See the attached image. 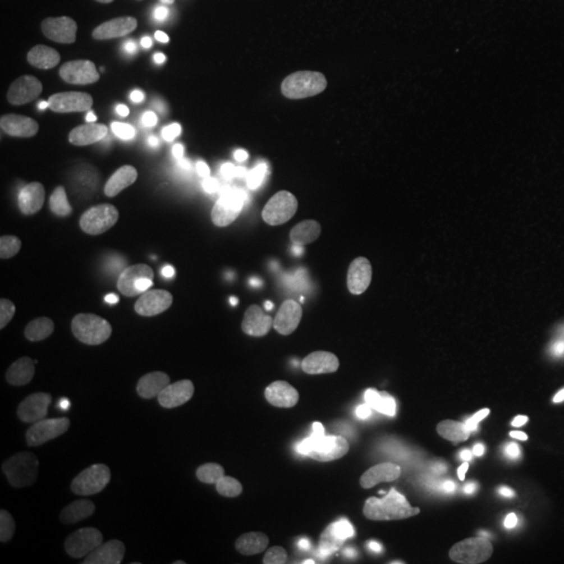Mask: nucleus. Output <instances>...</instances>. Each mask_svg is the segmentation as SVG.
<instances>
[{"instance_id":"obj_1","label":"nucleus","mask_w":564,"mask_h":564,"mask_svg":"<svg viewBox=\"0 0 564 564\" xmlns=\"http://www.w3.org/2000/svg\"><path fill=\"white\" fill-rule=\"evenodd\" d=\"M496 391L485 379L473 375H447L440 398L429 408L423 440L435 454H452L468 444L484 424Z\"/></svg>"},{"instance_id":"obj_2","label":"nucleus","mask_w":564,"mask_h":564,"mask_svg":"<svg viewBox=\"0 0 564 564\" xmlns=\"http://www.w3.org/2000/svg\"><path fill=\"white\" fill-rule=\"evenodd\" d=\"M239 426L223 408H202L182 414L163 431L160 452L163 460L181 468L197 470L216 463L237 442Z\"/></svg>"},{"instance_id":"obj_3","label":"nucleus","mask_w":564,"mask_h":564,"mask_svg":"<svg viewBox=\"0 0 564 564\" xmlns=\"http://www.w3.org/2000/svg\"><path fill=\"white\" fill-rule=\"evenodd\" d=\"M121 158L144 170H178L199 160L191 128L176 120L132 123L120 137Z\"/></svg>"},{"instance_id":"obj_4","label":"nucleus","mask_w":564,"mask_h":564,"mask_svg":"<svg viewBox=\"0 0 564 564\" xmlns=\"http://www.w3.org/2000/svg\"><path fill=\"white\" fill-rule=\"evenodd\" d=\"M99 216L113 226H144L181 220L186 197L170 184L137 182L105 188L97 197Z\"/></svg>"},{"instance_id":"obj_5","label":"nucleus","mask_w":564,"mask_h":564,"mask_svg":"<svg viewBox=\"0 0 564 564\" xmlns=\"http://www.w3.org/2000/svg\"><path fill=\"white\" fill-rule=\"evenodd\" d=\"M82 59L93 76L113 86L142 88L153 80L155 48L141 34L93 36L82 46Z\"/></svg>"},{"instance_id":"obj_6","label":"nucleus","mask_w":564,"mask_h":564,"mask_svg":"<svg viewBox=\"0 0 564 564\" xmlns=\"http://www.w3.org/2000/svg\"><path fill=\"white\" fill-rule=\"evenodd\" d=\"M82 163L65 151H44L21 170L13 195L21 209L44 212L69 202L84 184Z\"/></svg>"},{"instance_id":"obj_7","label":"nucleus","mask_w":564,"mask_h":564,"mask_svg":"<svg viewBox=\"0 0 564 564\" xmlns=\"http://www.w3.org/2000/svg\"><path fill=\"white\" fill-rule=\"evenodd\" d=\"M274 39L268 34H237L212 42L191 55L184 74L191 80H220L260 69L274 55Z\"/></svg>"},{"instance_id":"obj_8","label":"nucleus","mask_w":564,"mask_h":564,"mask_svg":"<svg viewBox=\"0 0 564 564\" xmlns=\"http://www.w3.org/2000/svg\"><path fill=\"white\" fill-rule=\"evenodd\" d=\"M2 260L25 274L57 276L69 272L78 262L76 245L46 230L11 228L0 237Z\"/></svg>"},{"instance_id":"obj_9","label":"nucleus","mask_w":564,"mask_h":564,"mask_svg":"<svg viewBox=\"0 0 564 564\" xmlns=\"http://www.w3.org/2000/svg\"><path fill=\"white\" fill-rule=\"evenodd\" d=\"M90 379L78 364H63L51 370L39 387L36 408L41 423L51 431H65L88 410Z\"/></svg>"},{"instance_id":"obj_10","label":"nucleus","mask_w":564,"mask_h":564,"mask_svg":"<svg viewBox=\"0 0 564 564\" xmlns=\"http://www.w3.org/2000/svg\"><path fill=\"white\" fill-rule=\"evenodd\" d=\"M216 256L209 249L176 245L142 260L137 279L149 291L170 293L205 281L212 274Z\"/></svg>"},{"instance_id":"obj_11","label":"nucleus","mask_w":564,"mask_h":564,"mask_svg":"<svg viewBox=\"0 0 564 564\" xmlns=\"http://www.w3.org/2000/svg\"><path fill=\"white\" fill-rule=\"evenodd\" d=\"M276 345L272 337L263 330L242 333L230 343L216 364L209 370V389L214 393H230L249 377L258 375L268 364L274 360Z\"/></svg>"},{"instance_id":"obj_12","label":"nucleus","mask_w":564,"mask_h":564,"mask_svg":"<svg viewBox=\"0 0 564 564\" xmlns=\"http://www.w3.org/2000/svg\"><path fill=\"white\" fill-rule=\"evenodd\" d=\"M55 121L63 132L78 139L109 137L121 121L120 107L90 90H72L55 107Z\"/></svg>"},{"instance_id":"obj_13","label":"nucleus","mask_w":564,"mask_h":564,"mask_svg":"<svg viewBox=\"0 0 564 564\" xmlns=\"http://www.w3.org/2000/svg\"><path fill=\"white\" fill-rule=\"evenodd\" d=\"M307 544L302 533L281 527L253 533L241 545L235 564H305Z\"/></svg>"},{"instance_id":"obj_14","label":"nucleus","mask_w":564,"mask_h":564,"mask_svg":"<svg viewBox=\"0 0 564 564\" xmlns=\"http://www.w3.org/2000/svg\"><path fill=\"white\" fill-rule=\"evenodd\" d=\"M527 442L542 449H564V381L547 389L524 421Z\"/></svg>"},{"instance_id":"obj_15","label":"nucleus","mask_w":564,"mask_h":564,"mask_svg":"<svg viewBox=\"0 0 564 564\" xmlns=\"http://www.w3.org/2000/svg\"><path fill=\"white\" fill-rule=\"evenodd\" d=\"M102 423L116 433H134L144 424L142 410L134 398V389L126 372H116L102 387L99 395Z\"/></svg>"},{"instance_id":"obj_16","label":"nucleus","mask_w":564,"mask_h":564,"mask_svg":"<svg viewBox=\"0 0 564 564\" xmlns=\"http://www.w3.org/2000/svg\"><path fill=\"white\" fill-rule=\"evenodd\" d=\"M42 481L28 470H9L0 477V514L15 519L41 502Z\"/></svg>"},{"instance_id":"obj_17","label":"nucleus","mask_w":564,"mask_h":564,"mask_svg":"<svg viewBox=\"0 0 564 564\" xmlns=\"http://www.w3.org/2000/svg\"><path fill=\"white\" fill-rule=\"evenodd\" d=\"M533 347H535V333L529 326H521L514 333H510L494 349L496 375L500 379L517 377L523 370Z\"/></svg>"},{"instance_id":"obj_18","label":"nucleus","mask_w":564,"mask_h":564,"mask_svg":"<svg viewBox=\"0 0 564 564\" xmlns=\"http://www.w3.org/2000/svg\"><path fill=\"white\" fill-rule=\"evenodd\" d=\"M224 263L230 272L237 276L247 279V281H260L270 274V258L263 253L262 249L247 247V245H224Z\"/></svg>"},{"instance_id":"obj_19","label":"nucleus","mask_w":564,"mask_h":564,"mask_svg":"<svg viewBox=\"0 0 564 564\" xmlns=\"http://www.w3.org/2000/svg\"><path fill=\"white\" fill-rule=\"evenodd\" d=\"M364 256L358 247H343L339 251H333L324 260V274L328 281H349L360 268H362Z\"/></svg>"},{"instance_id":"obj_20","label":"nucleus","mask_w":564,"mask_h":564,"mask_svg":"<svg viewBox=\"0 0 564 564\" xmlns=\"http://www.w3.org/2000/svg\"><path fill=\"white\" fill-rule=\"evenodd\" d=\"M442 345L447 358L463 360L475 354V333H468L463 326H449L442 337Z\"/></svg>"},{"instance_id":"obj_21","label":"nucleus","mask_w":564,"mask_h":564,"mask_svg":"<svg viewBox=\"0 0 564 564\" xmlns=\"http://www.w3.org/2000/svg\"><path fill=\"white\" fill-rule=\"evenodd\" d=\"M405 377L408 381L416 387H426L433 384L440 377V366L431 358V356H410V360L405 362Z\"/></svg>"},{"instance_id":"obj_22","label":"nucleus","mask_w":564,"mask_h":564,"mask_svg":"<svg viewBox=\"0 0 564 564\" xmlns=\"http://www.w3.org/2000/svg\"><path fill=\"white\" fill-rule=\"evenodd\" d=\"M314 232L307 224H291L284 232V247L291 251V253H297L303 256L307 251L314 249Z\"/></svg>"},{"instance_id":"obj_23","label":"nucleus","mask_w":564,"mask_h":564,"mask_svg":"<svg viewBox=\"0 0 564 564\" xmlns=\"http://www.w3.org/2000/svg\"><path fill=\"white\" fill-rule=\"evenodd\" d=\"M393 341L408 358L421 354V339H419L416 330L410 324L398 323L393 326Z\"/></svg>"},{"instance_id":"obj_24","label":"nucleus","mask_w":564,"mask_h":564,"mask_svg":"<svg viewBox=\"0 0 564 564\" xmlns=\"http://www.w3.org/2000/svg\"><path fill=\"white\" fill-rule=\"evenodd\" d=\"M337 30V18L330 15V13H316L312 15V20L307 23V34L312 41H328Z\"/></svg>"},{"instance_id":"obj_25","label":"nucleus","mask_w":564,"mask_h":564,"mask_svg":"<svg viewBox=\"0 0 564 564\" xmlns=\"http://www.w3.org/2000/svg\"><path fill=\"white\" fill-rule=\"evenodd\" d=\"M247 93H249V101L258 105L260 109H268L274 105V88L268 82H253Z\"/></svg>"},{"instance_id":"obj_26","label":"nucleus","mask_w":564,"mask_h":564,"mask_svg":"<svg viewBox=\"0 0 564 564\" xmlns=\"http://www.w3.org/2000/svg\"><path fill=\"white\" fill-rule=\"evenodd\" d=\"M345 310L356 321L366 316V310H368V295H366V291L364 289H349L347 295H345Z\"/></svg>"},{"instance_id":"obj_27","label":"nucleus","mask_w":564,"mask_h":564,"mask_svg":"<svg viewBox=\"0 0 564 564\" xmlns=\"http://www.w3.org/2000/svg\"><path fill=\"white\" fill-rule=\"evenodd\" d=\"M496 314H498V307L487 300H475V302L468 303V316L473 323H491L496 318Z\"/></svg>"},{"instance_id":"obj_28","label":"nucleus","mask_w":564,"mask_h":564,"mask_svg":"<svg viewBox=\"0 0 564 564\" xmlns=\"http://www.w3.org/2000/svg\"><path fill=\"white\" fill-rule=\"evenodd\" d=\"M260 195H262V202L265 205H282L289 199V188H286L284 182L268 181L263 184Z\"/></svg>"},{"instance_id":"obj_29","label":"nucleus","mask_w":564,"mask_h":564,"mask_svg":"<svg viewBox=\"0 0 564 564\" xmlns=\"http://www.w3.org/2000/svg\"><path fill=\"white\" fill-rule=\"evenodd\" d=\"M310 76H312V80L318 82V84H323V86H335V84L339 82L337 72H335L330 65L323 63V61H314V63L310 65Z\"/></svg>"},{"instance_id":"obj_30","label":"nucleus","mask_w":564,"mask_h":564,"mask_svg":"<svg viewBox=\"0 0 564 564\" xmlns=\"http://www.w3.org/2000/svg\"><path fill=\"white\" fill-rule=\"evenodd\" d=\"M232 226L237 230L245 232V235H253L258 230V226H260V220H258V216L251 209H237L232 214Z\"/></svg>"},{"instance_id":"obj_31","label":"nucleus","mask_w":564,"mask_h":564,"mask_svg":"<svg viewBox=\"0 0 564 564\" xmlns=\"http://www.w3.org/2000/svg\"><path fill=\"white\" fill-rule=\"evenodd\" d=\"M324 550L330 554V556H343L347 550H349V540L343 531H333L324 538Z\"/></svg>"},{"instance_id":"obj_32","label":"nucleus","mask_w":564,"mask_h":564,"mask_svg":"<svg viewBox=\"0 0 564 564\" xmlns=\"http://www.w3.org/2000/svg\"><path fill=\"white\" fill-rule=\"evenodd\" d=\"M305 214H307L314 223L318 224V226H323V228H326L328 220H330L328 207H326L323 202H318V199H312V202L307 203Z\"/></svg>"},{"instance_id":"obj_33","label":"nucleus","mask_w":564,"mask_h":564,"mask_svg":"<svg viewBox=\"0 0 564 564\" xmlns=\"http://www.w3.org/2000/svg\"><path fill=\"white\" fill-rule=\"evenodd\" d=\"M282 93L286 95V97H302L303 88H305V84H303V78L300 74H286L284 78H282Z\"/></svg>"},{"instance_id":"obj_34","label":"nucleus","mask_w":564,"mask_h":564,"mask_svg":"<svg viewBox=\"0 0 564 564\" xmlns=\"http://www.w3.org/2000/svg\"><path fill=\"white\" fill-rule=\"evenodd\" d=\"M358 333L364 335L366 339H379L381 337V324L370 316L358 318Z\"/></svg>"},{"instance_id":"obj_35","label":"nucleus","mask_w":564,"mask_h":564,"mask_svg":"<svg viewBox=\"0 0 564 564\" xmlns=\"http://www.w3.org/2000/svg\"><path fill=\"white\" fill-rule=\"evenodd\" d=\"M307 120L312 121L314 128H324V126H328V121H330V111H328V107L316 105V107H312V109L307 111Z\"/></svg>"},{"instance_id":"obj_36","label":"nucleus","mask_w":564,"mask_h":564,"mask_svg":"<svg viewBox=\"0 0 564 564\" xmlns=\"http://www.w3.org/2000/svg\"><path fill=\"white\" fill-rule=\"evenodd\" d=\"M295 286H297V291L303 293V295H312V293H316L318 282H316L314 274L302 272V274H297V279H295Z\"/></svg>"},{"instance_id":"obj_37","label":"nucleus","mask_w":564,"mask_h":564,"mask_svg":"<svg viewBox=\"0 0 564 564\" xmlns=\"http://www.w3.org/2000/svg\"><path fill=\"white\" fill-rule=\"evenodd\" d=\"M193 239H195V235H193V230L186 224H178L176 230L172 232V241L176 242V245H186V242H191Z\"/></svg>"},{"instance_id":"obj_38","label":"nucleus","mask_w":564,"mask_h":564,"mask_svg":"<svg viewBox=\"0 0 564 564\" xmlns=\"http://www.w3.org/2000/svg\"><path fill=\"white\" fill-rule=\"evenodd\" d=\"M95 214H99V207H97V203L84 202L78 205V209H76V216L80 218V220H90Z\"/></svg>"},{"instance_id":"obj_39","label":"nucleus","mask_w":564,"mask_h":564,"mask_svg":"<svg viewBox=\"0 0 564 564\" xmlns=\"http://www.w3.org/2000/svg\"><path fill=\"white\" fill-rule=\"evenodd\" d=\"M321 4L326 9H345L349 4V0H321Z\"/></svg>"},{"instance_id":"obj_40","label":"nucleus","mask_w":564,"mask_h":564,"mask_svg":"<svg viewBox=\"0 0 564 564\" xmlns=\"http://www.w3.org/2000/svg\"><path fill=\"white\" fill-rule=\"evenodd\" d=\"M193 2H197L202 7H223L228 0H193Z\"/></svg>"},{"instance_id":"obj_41","label":"nucleus","mask_w":564,"mask_h":564,"mask_svg":"<svg viewBox=\"0 0 564 564\" xmlns=\"http://www.w3.org/2000/svg\"><path fill=\"white\" fill-rule=\"evenodd\" d=\"M563 182H564V170H563Z\"/></svg>"}]
</instances>
